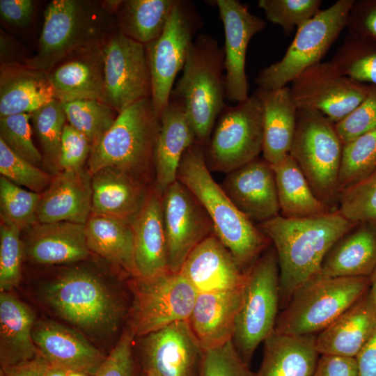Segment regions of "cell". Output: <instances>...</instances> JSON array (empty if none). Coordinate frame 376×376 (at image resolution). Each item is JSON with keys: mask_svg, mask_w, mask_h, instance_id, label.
<instances>
[{"mask_svg": "<svg viewBox=\"0 0 376 376\" xmlns=\"http://www.w3.org/2000/svg\"><path fill=\"white\" fill-rule=\"evenodd\" d=\"M243 290L198 293L188 322L204 351L233 340Z\"/></svg>", "mask_w": 376, "mask_h": 376, "instance_id": "d4e9b609", "label": "cell"}, {"mask_svg": "<svg viewBox=\"0 0 376 376\" xmlns=\"http://www.w3.org/2000/svg\"><path fill=\"white\" fill-rule=\"evenodd\" d=\"M180 272L198 293L241 289L246 280V272L214 233L192 250Z\"/></svg>", "mask_w": 376, "mask_h": 376, "instance_id": "44dd1931", "label": "cell"}, {"mask_svg": "<svg viewBox=\"0 0 376 376\" xmlns=\"http://www.w3.org/2000/svg\"><path fill=\"white\" fill-rule=\"evenodd\" d=\"M280 276L276 250L271 244L246 272L233 343L250 365L260 343L274 331L280 308Z\"/></svg>", "mask_w": 376, "mask_h": 376, "instance_id": "ba28073f", "label": "cell"}, {"mask_svg": "<svg viewBox=\"0 0 376 376\" xmlns=\"http://www.w3.org/2000/svg\"><path fill=\"white\" fill-rule=\"evenodd\" d=\"M62 104L68 123L87 137L92 146L112 126L118 115L111 106L98 100H76Z\"/></svg>", "mask_w": 376, "mask_h": 376, "instance_id": "f35d334b", "label": "cell"}, {"mask_svg": "<svg viewBox=\"0 0 376 376\" xmlns=\"http://www.w3.org/2000/svg\"><path fill=\"white\" fill-rule=\"evenodd\" d=\"M376 330V308L368 290L316 334L320 355L355 357Z\"/></svg>", "mask_w": 376, "mask_h": 376, "instance_id": "484cf974", "label": "cell"}, {"mask_svg": "<svg viewBox=\"0 0 376 376\" xmlns=\"http://www.w3.org/2000/svg\"><path fill=\"white\" fill-rule=\"evenodd\" d=\"M0 173L10 182L38 194L43 192L52 180L47 173L13 152L1 139Z\"/></svg>", "mask_w": 376, "mask_h": 376, "instance_id": "bcb514c9", "label": "cell"}, {"mask_svg": "<svg viewBox=\"0 0 376 376\" xmlns=\"http://www.w3.org/2000/svg\"><path fill=\"white\" fill-rule=\"evenodd\" d=\"M176 0H120L115 12L117 29L144 45L162 33Z\"/></svg>", "mask_w": 376, "mask_h": 376, "instance_id": "8d00e7d4", "label": "cell"}, {"mask_svg": "<svg viewBox=\"0 0 376 376\" xmlns=\"http://www.w3.org/2000/svg\"><path fill=\"white\" fill-rule=\"evenodd\" d=\"M85 235L90 251L120 267L132 277H139L131 221L93 214L85 224Z\"/></svg>", "mask_w": 376, "mask_h": 376, "instance_id": "e575fe53", "label": "cell"}, {"mask_svg": "<svg viewBox=\"0 0 376 376\" xmlns=\"http://www.w3.org/2000/svg\"><path fill=\"white\" fill-rule=\"evenodd\" d=\"M263 144V105L254 92L224 108L203 147L207 165L228 173L258 158Z\"/></svg>", "mask_w": 376, "mask_h": 376, "instance_id": "8fae6325", "label": "cell"}, {"mask_svg": "<svg viewBox=\"0 0 376 376\" xmlns=\"http://www.w3.org/2000/svg\"><path fill=\"white\" fill-rule=\"evenodd\" d=\"M320 0H259L266 19L280 26L287 35L308 21L321 10Z\"/></svg>", "mask_w": 376, "mask_h": 376, "instance_id": "ee69618b", "label": "cell"}, {"mask_svg": "<svg viewBox=\"0 0 376 376\" xmlns=\"http://www.w3.org/2000/svg\"><path fill=\"white\" fill-rule=\"evenodd\" d=\"M169 269L179 272L192 250L214 233L212 224L192 193L178 180L162 195Z\"/></svg>", "mask_w": 376, "mask_h": 376, "instance_id": "2e32d148", "label": "cell"}, {"mask_svg": "<svg viewBox=\"0 0 376 376\" xmlns=\"http://www.w3.org/2000/svg\"><path fill=\"white\" fill-rule=\"evenodd\" d=\"M132 225L139 277H150L170 271L162 195L155 189L146 195Z\"/></svg>", "mask_w": 376, "mask_h": 376, "instance_id": "4316f807", "label": "cell"}, {"mask_svg": "<svg viewBox=\"0 0 376 376\" xmlns=\"http://www.w3.org/2000/svg\"><path fill=\"white\" fill-rule=\"evenodd\" d=\"M33 226L29 233L28 252L36 263H68L88 256L85 225L62 221L39 223Z\"/></svg>", "mask_w": 376, "mask_h": 376, "instance_id": "1f68e13d", "label": "cell"}, {"mask_svg": "<svg viewBox=\"0 0 376 376\" xmlns=\"http://www.w3.org/2000/svg\"><path fill=\"white\" fill-rule=\"evenodd\" d=\"M31 117V113L0 117V139L17 155L39 166L44 159L32 139Z\"/></svg>", "mask_w": 376, "mask_h": 376, "instance_id": "f6af8a7d", "label": "cell"}, {"mask_svg": "<svg viewBox=\"0 0 376 376\" xmlns=\"http://www.w3.org/2000/svg\"><path fill=\"white\" fill-rule=\"evenodd\" d=\"M33 340L38 353L51 365L95 376L105 357L77 331L54 322L33 327Z\"/></svg>", "mask_w": 376, "mask_h": 376, "instance_id": "7402d4cb", "label": "cell"}, {"mask_svg": "<svg viewBox=\"0 0 376 376\" xmlns=\"http://www.w3.org/2000/svg\"><path fill=\"white\" fill-rule=\"evenodd\" d=\"M68 370L59 366L49 364L45 376H67Z\"/></svg>", "mask_w": 376, "mask_h": 376, "instance_id": "91938a15", "label": "cell"}, {"mask_svg": "<svg viewBox=\"0 0 376 376\" xmlns=\"http://www.w3.org/2000/svg\"><path fill=\"white\" fill-rule=\"evenodd\" d=\"M202 24L193 3L176 0L161 35L145 45L151 76V99L159 117Z\"/></svg>", "mask_w": 376, "mask_h": 376, "instance_id": "7c38bea8", "label": "cell"}, {"mask_svg": "<svg viewBox=\"0 0 376 376\" xmlns=\"http://www.w3.org/2000/svg\"><path fill=\"white\" fill-rule=\"evenodd\" d=\"M91 213V176L88 171H61L41 194L39 223L72 222L85 225Z\"/></svg>", "mask_w": 376, "mask_h": 376, "instance_id": "603a6c76", "label": "cell"}, {"mask_svg": "<svg viewBox=\"0 0 376 376\" xmlns=\"http://www.w3.org/2000/svg\"><path fill=\"white\" fill-rule=\"evenodd\" d=\"M215 3L225 35L226 99L237 104L249 96L245 72L248 45L253 36L265 29L266 22L239 1L217 0Z\"/></svg>", "mask_w": 376, "mask_h": 376, "instance_id": "ac0fdd59", "label": "cell"}, {"mask_svg": "<svg viewBox=\"0 0 376 376\" xmlns=\"http://www.w3.org/2000/svg\"><path fill=\"white\" fill-rule=\"evenodd\" d=\"M358 224L334 211L301 218L279 215L257 224L276 252L280 308L286 306L300 286L320 274L329 250Z\"/></svg>", "mask_w": 376, "mask_h": 376, "instance_id": "6da1fadb", "label": "cell"}, {"mask_svg": "<svg viewBox=\"0 0 376 376\" xmlns=\"http://www.w3.org/2000/svg\"><path fill=\"white\" fill-rule=\"evenodd\" d=\"M370 284L368 289V292L370 298L376 308V268L370 276Z\"/></svg>", "mask_w": 376, "mask_h": 376, "instance_id": "94428289", "label": "cell"}, {"mask_svg": "<svg viewBox=\"0 0 376 376\" xmlns=\"http://www.w3.org/2000/svg\"><path fill=\"white\" fill-rule=\"evenodd\" d=\"M343 145L358 136L376 129V86L347 117L334 124Z\"/></svg>", "mask_w": 376, "mask_h": 376, "instance_id": "681fc988", "label": "cell"}, {"mask_svg": "<svg viewBox=\"0 0 376 376\" xmlns=\"http://www.w3.org/2000/svg\"><path fill=\"white\" fill-rule=\"evenodd\" d=\"M221 187L252 222L260 224L280 215L274 172L263 158L226 173Z\"/></svg>", "mask_w": 376, "mask_h": 376, "instance_id": "d6986e66", "label": "cell"}, {"mask_svg": "<svg viewBox=\"0 0 376 376\" xmlns=\"http://www.w3.org/2000/svg\"><path fill=\"white\" fill-rule=\"evenodd\" d=\"M41 194L26 190L1 176L0 209L1 223L20 230L37 219Z\"/></svg>", "mask_w": 376, "mask_h": 376, "instance_id": "b9f144b4", "label": "cell"}, {"mask_svg": "<svg viewBox=\"0 0 376 376\" xmlns=\"http://www.w3.org/2000/svg\"><path fill=\"white\" fill-rule=\"evenodd\" d=\"M49 363L40 354L31 360L1 368L0 376H45Z\"/></svg>", "mask_w": 376, "mask_h": 376, "instance_id": "9f6ffc18", "label": "cell"}, {"mask_svg": "<svg viewBox=\"0 0 376 376\" xmlns=\"http://www.w3.org/2000/svg\"><path fill=\"white\" fill-rule=\"evenodd\" d=\"M170 97L183 107L196 143L205 146L226 100L224 48L211 35L196 36Z\"/></svg>", "mask_w": 376, "mask_h": 376, "instance_id": "3957f363", "label": "cell"}, {"mask_svg": "<svg viewBox=\"0 0 376 376\" xmlns=\"http://www.w3.org/2000/svg\"><path fill=\"white\" fill-rule=\"evenodd\" d=\"M67 376H91V375L86 374L84 373L79 372V371L68 370Z\"/></svg>", "mask_w": 376, "mask_h": 376, "instance_id": "be15d7a7", "label": "cell"}, {"mask_svg": "<svg viewBox=\"0 0 376 376\" xmlns=\"http://www.w3.org/2000/svg\"><path fill=\"white\" fill-rule=\"evenodd\" d=\"M336 211L352 222L376 224V169L340 192Z\"/></svg>", "mask_w": 376, "mask_h": 376, "instance_id": "7bdbcfd3", "label": "cell"}, {"mask_svg": "<svg viewBox=\"0 0 376 376\" xmlns=\"http://www.w3.org/2000/svg\"><path fill=\"white\" fill-rule=\"evenodd\" d=\"M136 376V375H135ZM138 376H159L149 370L141 369Z\"/></svg>", "mask_w": 376, "mask_h": 376, "instance_id": "6125c7cd", "label": "cell"}, {"mask_svg": "<svg viewBox=\"0 0 376 376\" xmlns=\"http://www.w3.org/2000/svg\"><path fill=\"white\" fill-rule=\"evenodd\" d=\"M177 180L203 206L214 234L230 251L239 267L246 272L272 243L214 180L206 163L203 146L195 143L185 152Z\"/></svg>", "mask_w": 376, "mask_h": 376, "instance_id": "7a4b0ae2", "label": "cell"}, {"mask_svg": "<svg viewBox=\"0 0 376 376\" xmlns=\"http://www.w3.org/2000/svg\"><path fill=\"white\" fill-rule=\"evenodd\" d=\"M116 29L115 15L103 1L53 0L44 11L38 52L24 65L47 72L73 51L103 43Z\"/></svg>", "mask_w": 376, "mask_h": 376, "instance_id": "277c9868", "label": "cell"}, {"mask_svg": "<svg viewBox=\"0 0 376 376\" xmlns=\"http://www.w3.org/2000/svg\"><path fill=\"white\" fill-rule=\"evenodd\" d=\"M355 359L358 376H376V330Z\"/></svg>", "mask_w": 376, "mask_h": 376, "instance_id": "6f0895ef", "label": "cell"}, {"mask_svg": "<svg viewBox=\"0 0 376 376\" xmlns=\"http://www.w3.org/2000/svg\"><path fill=\"white\" fill-rule=\"evenodd\" d=\"M67 120L62 103L55 99L31 113V121L42 148L44 162L60 170L61 139Z\"/></svg>", "mask_w": 376, "mask_h": 376, "instance_id": "60d3db41", "label": "cell"}, {"mask_svg": "<svg viewBox=\"0 0 376 376\" xmlns=\"http://www.w3.org/2000/svg\"><path fill=\"white\" fill-rule=\"evenodd\" d=\"M198 376H254L233 340L204 352Z\"/></svg>", "mask_w": 376, "mask_h": 376, "instance_id": "c3c4849f", "label": "cell"}, {"mask_svg": "<svg viewBox=\"0 0 376 376\" xmlns=\"http://www.w3.org/2000/svg\"><path fill=\"white\" fill-rule=\"evenodd\" d=\"M370 276L318 274L300 286L278 315L274 330L289 335L316 334L369 289Z\"/></svg>", "mask_w": 376, "mask_h": 376, "instance_id": "8992f818", "label": "cell"}, {"mask_svg": "<svg viewBox=\"0 0 376 376\" xmlns=\"http://www.w3.org/2000/svg\"><path fill=\"white\" fill-rule=\"evenodd\" d=\"M134 338L130 327L125 330L95 376H135Z\"/></svg>", "mask_w": 376, "mask_h": 376, "instance_id": "816d5d0a", "label": "cell"}, {"mask_svg": "<svg viewBox=\"0 0 376 376\" xmlns=\"http://www.w3.org/2000/svg\"><path fill=\"white\" fill-rule=\"evenodd\" d=\"M331 61L350 79L376 86V40L348 34Z\"/></svg>", "mask_w": 376, "mask_h": 376, "instance_id": "74e56055", "label": "cell"}, {"mask_svg": "<svg viewBox=\"0 0 376 376\" xmlns=\"http://www.w3.org/2000/svg\"><path fill=\"white\" fill-rule=\"evenodd\" d=\"M343 148L334 123L319 111L298 109L290 155L330 212L336 211L338 205Z\"/></svg>", "mask_w": 376, "mask_h": 376, "instance_id": "52a82bcc", "label": "cell"}, {"mask_svg": "<svg viewBox=\"0 0 376 376\" xmlns=\"http://www.w3.org/2000/svg\"><path fill=\"white\" fill-rule=\"evenodd\" d=\"M141 338V369L159 376H198L204 350L188 320L171 324Z\"/></svg>", "mask_w": 376, "mask_h": 376, "instance_id": "e0dca14e", "label": "cell"}, {"mask_svg": "<svg viewBox=\"0 0 376 376\" xmlns=\"http://www.w3.org/2000/svg\"><path fill=\"white\" fill-rule=\"evenodd\" d=\"M33 323L34 315L29 306L8 292H1V368L24 363L38 355L32 338Z\"/></svg>", "mask_w": 376, "mask_h": 376, "instance_id": "836d02e7", "label": "cell"}, {"mask_svg": "<svg viewBox=\"0 0 376 376\" xmlns=\"http://www.w3.org/2000/svg\"><path fill=\"white\" fill-rule=\"evenodd\" d=\"M313 376H358L355 357L320 355Z\"/></svg>", "mask_w": 376, "mask_h": 376, "instance_id": "11a10c76", "label": "cell"}, {"mask_svg": "<svg viewBox=\"0 0 376 376\" xmlns=\"http://www.w3.org/2000/svg\"><path fill=\"white\" fill-rule=\"evenodd\" d=\"M261 364L254 376H313L320 354L316 334L274 331L264 340Z\"/></svg>", "mask_w": 376, "mask_h": 376, "instance_id": "f546056e", "label": "cell"}, {"mask_svg": "<svg viewBox=\"0 0 376 376\" xmlns=\"http://www.w3.org/2000/svg\"><path fill=\"white\" fill-rule=\"evenodd\" d=\"M354 0H338L297 29L295 36L279 61L262 69L258 88L286 86L308 68L321 61L343 29L347 27Z\"/></svg>", "mask_w": 376, "mask_h": 376, "instance_id": "9c48e42d", "label": "cell"}, {"mask_svg": "<svg viewBox=\"0 0 376 376\" xmlns=\"http://www.w3.org/2000/svg\"><path fill=\"white\" fill-rule=\"evenodd\" d=\"M20 230L1 223L0 227V290L8 292L21 278L23 246Z\"/></svg>", "mask_w": 376, "mask_h": 376, "instance_id": "7dc6e473", "label": "cell"}, {"mask_svg": "<svg viewBox=\"0 0 376 376\" xmlns=\"http://www.w3.org/2000/svg\"><path fill=\"white\" fill-rule=\"evenodd\" d=\"M290 83L297 109L319 111L334 124L361 104L371 86L343 75L331 61L314 64Z\"/></svg>", "mask_w": 376, "mask_h": 376, "instance_id": "5bb4252c", "label": "cell"}, {"mask_svg": "<svg viewBox=\"0 0 376 376\" xmlns=\"http://www.w3.org/2000/svg\"><path fill=\"white\" fill-rule=\"evenodd\" d=\"M376 169V129L343 145L338 176L341 191Z\"/></svg>", "mask_w": 376, "mask_h": 376, "instance_id": "ab89813d", "label": "cell"}, {"mask_svg": "<svg viewBox=\"0 0 376 376\" xmlns=\"http://www.w3.org/2000/svg\"><path fill=\"white\" fill-rule=\"evenodd\" d=\"M106 102L118 113L151 97L152 84L146 46L118 29L102 43Z\"/></svg>", "mask_w": 376, "mask_h": 376, "instance_id": "9a60e30c", "label": "cell"}, {"mask_svg": "<svg viewBox=\"0 0 376 376\" xmlns=\"http://www.w3.org/2000/svg\"><path fill=\"white\" fill-rule=\"evenodd\" d=\"M130 329L143 337L171 324L188 320L198 292L179 272L132 277Z\"/></svg>", "mask_w": 376, "mask_h": 376, "instance_id": "4fadbf2b", "label": "cell"}, {"mask_svg": "<svg viewBox=\"0 0 376 376\" xmlns=\"http://www.w3.org/2000/svg\"><path fill=\"white\" fill-rule=\"evenodd\" d=\"M272 167L275 175L280 215L287 218H301L330 212L315 196L304 174L290 154Z\"/></svg>", "mask_w": 376, "mask_h": 376, "instance_id": "d590c367", "label": "cell"}, {"mask_svg": "<svg viewBox=\"0 0 376 376\" xmlns=\"http://www.w3.org/2000/svg\"><path fill=\"white\" fill-rule=\"evenodd\" d=\"M36 1L32 0H1V18L15 27H24L33 19Z\"/></svg>", "mask_w": 376, "mask_h": 376, "instance_id": "db71d44e", "label": "cell"}, {"mask_svg": "<svg viewBox=\"0 0 376 376\" xmlns=\"http://www.w3.org/2000/svg\"><path fill=\"white\" fill-rule=\"evenodd\" d=\"M146 195L143 185L126 173L105 168L91 175V212L132 221Z\"/></svg>", "mask_w": 376, "mask_h": 376, "instance_id": "d6a6232c", "label": "cell"}, {"mask_svg": "<svg viewBox=\"0 0 376 376\" xmlns=\"http://www.w3.org/2000/svg\"><path fill=\"white\" fill-rule=\"evenodd\" d=\"M160 117L151 97L120 111L112 126L92 146L87 161L91 176L105 168L120 170L139 182V175L154 166Z\"/></svg>", "mask_w": 376, "mask_h": 376, "instance_id": "5b68a950", "label": "cell"}, {"mask_svg": "<svg viewBox=\"0 0 376 376\" xmlns=\"http://www.w3.org/2000/svg\"><path fill=\"white\" fill-rule=\"evenodd\" d=\"M196 143L183 107L170 97L160 116V126L154 151L155 189L162 195L177 180L185 152Z\"/></svg>", "mask_w": 376, "mask_h": 376, "instance_id": "cb8c5ba5", "label": "cell"}, {"mask_svg": "<svg viewBox=\"0 0 376 376\" xmlns=\"http://www.w3.org/2000/svg\"><path fill=\"white\" fill-rule=\"evenodd\" d=\"M255 93L263 105V158L273 166L290 154L298 109L287 86Z\"/></svg>", "mask_w": 376, "mask_h": 376, "instance_id": "f1b7e54d", "label": "cell"}, {"mask_svg": "<svg viewBox=\"0 0 376 376\" xmlns=\"http://www.w3.org/2000/svg\"><path fill=\"white\" fill-rule=\"evenodd\" d=\"M92 148L91 141L69 123L66 124L61 139L59 169L65 171L83 169Z\"/></svg>", "mask_w": 376, "mask_h": 376, "instance_id": "f907efd6", "label": "cell"}, {"mask_svg": "<svg viewBox=\"0 0 376 376\" xmlns=\"http://www.w3.org/2000/svg\"><path fill=\"white\" fill-rule=\"evenodd\" d=\"M47 73L61 102L94 99L107 103L102 43L73 51Z\"/></svg>", "mask_w": 376, "mask_h": 376, "instance_id": "ffe728a7", "label": "cell"}, {"mask_svg": "<svg viewBox=\"0 0 376 376\" xmlns=\"http://www.w3.org/2000/svg\"><path fill=\"white\" fill-rule=\"evenodd\" d=\"M55 99L47 71L23 64H1L0 117L31 113Z\"/></svg>", "mask_w": 376, "mask_h": 376, "instance_id": "83f0119b", "label": "cell"}, {"mask_svg": "<svg viewBox=\"0 0 376 376\" xmlns=\"http://www.w3.org/2000/svg\"><path fill=\"white\" fill-rule=\"evenodd\" d=\"M347 28L349 34L376 40V0H354Z\"/></svg>", "mask_w": 376, "mask_h": 376, "instance_id": "f5cc1de1", "label": "cell"}, {"mask_svg": "<svg viewBox=\"0 0 376 376\" xmlns=\"http://www.w3.org/2000/svg\"><path fill=\"white\" fill-rule=\"evenodd\" d=\"M1 64H23L26 57L19 54L15 42L3 31H1Z\"/></svg>", "mask_w": 376, "mask_h": 376, "instance_id": "680465c9", "label": "cell"}, {"mask_svg": "<svg viewBox=\"0 0 376 376\" xmlns=\"http://www.w3.org/2000/svg\"><path fill=\"white\" fill-rule=\"evenodd\" d=\"M44 296L65 320L85 330L111 332L122 315L119 301L94 274L72 270L48 284Z\"/></svg>", "mask_w": 376, "mask_h": 376, "instance_id": "30bf717a", "label": "cell"}, {"mask_svg": "<svg viewBox=\"0 0 376 376\" xmlns=\"http://www.w3.org/2000/svg\"><path fill=\"white\" fill-rule=\"evenodd\" d=\"M376 268V224L361 222L326 254L320 274L330 277L370 276Z\"/></svg>", "mask_w": 376, "mask_h": 376, "instance_id": "4dcf8cb0", "label": "cell"}]
</instances>
